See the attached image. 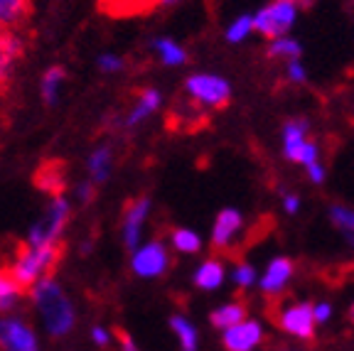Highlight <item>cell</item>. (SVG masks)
<instances>
[{
  "instance_id": "6da1fadb",
  "label": "cell",
  "mask_w": 354,
  "mask_h": 351,
  "mask_svg": "<svg viewBox=\"0 0 354 351\" xmlns=\"http://www.w3.org/2000/svg\"><path fill=\"white\" fill-rule=\"evenodd\" d=\"M30 297L37 312L42 314L44 330L47 334L59 339L66 336L77 324V310H74L72 300L64 292V287L57 283L55 278H42L30 287Z\"/></svg>"
},
{
  "instance_id": "7a4b0ae2",
  "label": "cell",
  "mask_w": 354,
  "mask_h": 351,
  "mask_svg": "<svg viewBox=\"0 0 354 351\" xmlns=\"http://www.w3.org/2000/svg\"><path fill=\"white\" fill-rule=\"evenodd\" d=\"M59 243H55V246H30V243H25L17 251L15 260H12L10 275L17 285L25 290V287H32L37 280L50 278L57 265H59Z\"/></svg>"
},
{
  "instance_id": "3957f363",
  "label": "cell",
  "mask_w": 354,
  "mask_h": 351,
  "mask_svg": "<svg viewBox=\"0 0 354 351\" xmlns=\"http://www.w3.org/2000/svg\"><path fill=\"white\" fill-rule=\"evenodd\" d=\"M69 216H72L69 199L64 194L52 197V202L44 209V214L30 226L25 243H30V246H55V243H59V238L64 236L66 224H69Z\"/></svg>"
},
{
  "instance_id": "277c9868",
  "label": "cell",
  "mask_w": 354,
  "mask_h": 351,
  "mask_svg": "<svg viewBox=\"0 0 354 351\" xmlns=\"http://www.w3.org/2000/svg\"><path fill=\"white\" fill-rule=\"evenodd\" d=\"M251 17H254V30L263 35V37H286L295 25V20H298V6L290 3V0H273V3L261 8Z\"/></svg>"
},
{
  "instance_id": "5b68a950",
  "label": "cell",
  "mask_w": 354,
  "mask_h": 351,
  "mask_svg": "<svg viewBox=\"0 0 354 351\" xmlns=\"http://www.w3.org/2000/svg\"><path fill=\"white\" fill-rule=\"evenodd\" d=\"M185 91L194 104L205 108H221L232 99V86L219 74H192L185 82Z\"/></svg>"
},
{
  "instance_id": "8992f818",
  "label": "cell",
  "mask_w": 354,
  "mask_h": 351,
  "mask_svg": "<svg viewBox=\"0 0 354 351\" xmlns=\"http://www.w3.org/2000/svg\"><path fill=\"white\" fill-rule=\"evenodd\" d=\"M167 268H170V248L162 241H148L140 243L138 248H133L131 270L138 278H162L167 273Z\"/></svg>"
},
{
  "instance_id": "52a82bcc",
  "label": "cell",
  "mask_w": 354,
  "mask_h": 351,
  "mask_svg": "<svg viewBox=\"0 0 354 351\" xmlns=\"http://www.w3.org/2000/svg\"><path fill=\"white\" fill-rule=\"evenodd\" d=\"M0 351H39L35 330L20 317L0 319Z\"/></svg>"
},
{
  "instance_id": "ba28073f",
  "label": "cell",
  "mask_w": 354,
  "mask_h": 351,
  "mask_svg": "<svg viewBox=\"0 0 354 351\" xmlns=\"http://www.w3.org/2000/svg\"><path fill=\"white\" fill-rule=\"evenodd\" d=\"M278 327L298 339H310L315 334V319H313V305L308 302H293L278 312Z\"/></svg>"
},
{
  "instance_id": "9c48e42d",
  "label": "cell",
  "mask_w": 354,
  "mask_h": 351,
  "mask_svg": "<svg viewBox=\"0 0 354 351\" xmlns=\"http://www.w3.org/2000/svg\"><path fill=\"white\" fill-rule=\"evenodd\" d=\"M150 216V199L148 197H138L133 199L131 204L123 211V243L126 248H138L140 246V236H143V226Z\"/></svg>"
},
{
  "instance_id": "30bf717a",
  "label": "cell",
  "mask_w": 354,
  "mask_h": 351,
  "mask_svg": "<svg viewBox=\"0 0 354 351\" xmlns=\"http://www.w3.org/2000/svg\"><path fill=\"white\" fill-rule=\"evenodd\" d=\"M221 341L229 351H254L263 341V327L256 319H241L239 324L224 330Z\"/></svg>"
},
{
  "instance_id": "8fae6325",
  "label": "cell",
  "mask_w": 354,
  "mask_h": 351,
  "mask_svg": "<svg viewBox=\"0 0 354 351\" xmlns=\"http://www.w3.org/2000/svg\"><path fill=\"white\" fill-rule=\"evenodd\" d=\"M241 226H243V216L239 214L236 209H221L214 219V226H212V246L216 251L232 248L236 236L241 234Z\"/></svg>"
},
{
  "instance_id": "7c38bea8",
  "label": "cell",
  "mask_w": 354,
  "mask_h": 351,
  "mask_svg": "<svg viewBox=\"0 0 354 351\" xmlns=\"http://www.w3.org/2000/svg\"><path fill=\"white\" fill-rule=\"evenodd\" d=\"M22 39L12 30H3L0 32V91H6L8 84L12 79V69H15L17 59L22 57Z\"/></svg>"
},
{
  "instance_id": "4fadbf2b",
  "label": "cell",
  "mask_w": 354,
  "mask_h": 351,
  "mask_svg": "<svg viewBox=\"0 0 354 351\" xmlns=\"http://www.w3.org/2000/svg\"><path fill=\"white\" fill-rule=\"evenodd\" d=\"M293 273H295L293 260L278 256V258H273L271 263H268V268L261 275V280H259L261 290H263L266 295H281L288 283H290V278H293Z\"/></svg>"
},
{
  "instance_id": "5bb4252c",
  "label": "cell",
  "mask_w": 354,
  "mask_h": 351,
  "mask_svg": "<svg viewBox=\"0 0 354 351\" xmlns=\"http://www.w3.org/2000/svg\"><path fill=\"white\" fill-rule=\"evenodd\" d=\"M160 104H162V93L158 91V88H143V91L138 93L136 104H133V108L128 111L123 126H126V128H136L138 123L148 121L150 115L160 108Z\"/></svg>"
},
{
  "instance_id": "9a60e30c",
  "label": "cell",
  "mask_w": 354,
  "mask_h": 351,
  "mask_svg": "<svg viewBox=\"0 0 354 351\" xmlns=\"http://www.w3.org/2000/svg\"><path fill=\"white\" fill-rule=\"evenodd\" d=\"M111 170H113V150H111V145H96L86 160L88 180L94 182L96 187L104 184L111 177Z\"/></svg>"
},
{
  "instance_id": "2e32d148",
  "label": "cell",
  "mask_w": 354,
  "mask_h": 351,
  "mask_svg": "<svg viewBox=\"0 0 354 351\" xmlns=\"http://www.w3.org/2000/svg\"><path fill=\"white\" fill-rule=\"evenodd\" d=\"M224 280H227V268L216 258L205 260L194 270V285L202 287V290H216V287L224 285Z\"/></svg>"
},
{
  "instance_id": "e0dca14e",
  "label": "cell",
  "mask_w": 354,
  "mask_h": 351,
  "mask_svg": "<svg viewBox=\"0 0 354 351\" xmlns=\"http://www.w3.org/2000/svg\"><path fill=\"white\" fill-rule=\"evenodd\" d=\"M305 140H308V123L305 121H288L283 126V153L288 160L295 162V155L303 148Z\"/></svg>"
},
{
  "instance_id": "ac0fdd59",
  "label": "cell",
  "mask_w": 354,
  "mask_h": 351,
  "mask_svg": "<svg viewBox=\"0 0 354 351\" xmlns=\"http://www.w3.org/2000/svg\"><path fill=\"white\" fill-rule=\"evenodd\" d=\"M64 79H66V69H64V66H59V64L50 66V69L42 74V82H39V93H42V101L47 106L57 104Z\"/></svg>"
},
{
  "instance_id": "d6986e66",
  "label": "cell",
  "mask_w": 354,
  "mask_h": 351,
  "mask_svg": "<svg viewBox=\"0 0 354 351\" xmlns=\"http://www.w3.org/2000/svg\"><path fill=\"white\" fill-rule=\"evenodd\" d=\"M153 50H155V57L160 59V64H165V66H183L185 61H187V52H185L183 44H177L175 39H167V37L153 39Z\"/></svg>"
},
{
  "instance_id": "ffe728a7",
  "label": "cell",
  "mask_w": 354,
  "mask_h": 351,
  "mask_svg": "<svg viewBox=\"0 0 354 351\" xmlns=\"http://www.w3.org/2000/svg\"><path fill=\"white\" fill-rule=\"evenodd\" d=\"M170 327L177 336V344H180V351H197L199 346V334H197V327L189 322L185 314H172L170 319Z\"/></svg>"
},
{
  "instance_id": "44dd1931",
  "label": "cell",
  "mask_w": 354,
  "mask_h": 351,
  "mask_svg": "<svg viewBox=\"0 0 354 351\" xmlns=\"http://www.w3.org/2000/svg\"><path fill=\"white\" fill-rule=\"evenodd\" d=\"M160 6V0H101V8L111 15H140Z\"/></svg>"
},
{
  "instance_id": "7402d4cb",
  "label": "cell",
  "mask_w": 354,
  "mask_h": 351,
  "mask_svg": "<svg viewBox=\"0 0 354 351\" xmlns=\"http://www.w3.org/2000/svg\"><path fill=\"white\" fill-rule=\"evenodd\" d=\"M30 15V0H0V28L12 30Z\"/></svg>"
},
{
  "instance_id": "603a6c76",
  "label": "cell",
  "mask_w": 354,
  "mask_h": 351,
  "mask_svg": "<svg viewBox=\"0 0 354 351\" xmlns=\"http://www.w3.org/2000/svg\"><path fill=\"white\" fill-rule=\"evenodd\" d=\"M212 324H214L216 330H229L234 324H239L241 319H246V307H243L241 302H227V305H221L212 312Z\"/></svg>"
},
{
  "instance_id": "cb8c5ba5",
  "label": "cell",
  "mask_w": 354,
  "mask_h": 351,
  "mask_svg": "<svg viewBox=\"0 0 354 351\" xmlns=\"http://www.w3.org/2000/svg\"><path fill=\"white\" fill-rule=\"evenodd\" d=\"M330 221L332 226L344 236L349 246H354V209L344 204H332L330 207Z\"/></svg>"
},
{
  "instance_id": "d4e9b609",
  "label": "cell",
  "mask_w": 354,
  "mask_h": 351,
  "mask_svg": "<svg viewBox=\"0 0 354 351\" xmlns=\"http://www.w3.org/2000/svg\"><path fill=\"white\" fill-rule=\"evenodd\" d=\"M22 297V287L12 280L10 270L0 268V312H10Z\"/></svg>"
},
{
  "instance_id": "484cf974",
  "label": "cell",
  "mask_w": 354,
  "mask_h": 351,
  "mask_svg": "<svg viewBox=\"0 0 354 351\" xmlns=\"http://www.w3.org/2000/svg\"><path fill=\"white\" fill-rule=\"evenodd\" d=\"M303 55V47H300L298 39L293 37H276L271 39V44H268V57H273V59H298V57Z\"/></svg>"
},
{
  "instance_id": "4316f807",
  "label": "cell",
  "mask_w": 354,
  "mask_h": 351,
  "mask_svg": "<svg viewBox=\"0 0 354 351\" xmlns=\"http://www.w3.org/2000/svg\"><path fill=\"white\" fill-rule=\"evenodd\" d=\"M170 243L175 251L180 253H197L199 248H202V238H199V234H194L192 229H172L170 234Z\"/></svg>"
},
{
  "instance_id": "83f0119b",
  "label": "cell",
  "mask_w": 354,
  "mask_h": 351,
  "mask_svg": "<svg viewBox=\"0 0 354 351\" xmlns=\"http://www.w3.org/2000/svg\"><path fill=\"white\" fill-rule=\"evenodd\" d=\"M37 184L42 187L44 192H52L55 197H57V194H62V189H64V180L59 177V165L42 167V170H39Z\"/></svg>"
},
{
  "instance_id": "f1b7e54d",
  "label": "cell",
  "mask_w": 354,
  "mask_h": 351,
  "mask_svg": "<svg viewBox=\"0 0 354 351\" xmlns=\"http://www.w3.org/2000/svg\"><path fill=\"white\" fill-rule=\"evenodd\" d=\"M254 32V17L251 15H239L236 20L227 28V39L229 42H243Z\"/></svg>"
},
{
  "instance_id": "f546056e",
  "label": "cell",
  "mask_w": 354,
  "mask_h": 351,
  "mask_svg": "<svg viewBox=\"0 0 354 351\" xmlns=\"http://www.w3.org/2000/svg\"><path fill=\"white\" fill-rule=\"evenodd\" d=\"M232 278H234V283H236L239 287H251L256 283V280H259V273L254 270V265L239 263L236 268H234Z\"/></svg>"
},
{
  "instance_id": "4dcf8cb0",
  "label": "cell",
  "mask_w": 354,
  "mask_h": 351,
  "mask_svg": "<svg viewBox=\"0 0 354 351\" xmlns=\"http://www.w3.org/2000/svg\"><path fill=\"white\" fill-rule=\"evenodd\" d=\"M99 69L104 74H118V72H123V66H126V59L123 57H118V55H111V52H106V55H101L99 57Z\"/></svg>"
},
{
  "instance_id": "1f68e13d",
  "label": "cell",
  "mask_w": 354,
  "mask_h": 351,
  "mask_svg": "<svg viewBox=\"0 0 354 351\" xmlns=\"http://www.w3.org/2000/svg\"><path fill=\"white\" fill-rule=\"evenodd\" d=\"M317 160H320V148H317L315 143L305 140L303 148H300L298 155H295V162H300V165H313V162H317Z\"/></svg>"
},
{
  "instance_id": "d6a6232c",
  "label": "cell",
  "mask_w": 354,
  "mask_h": 351,
  "mask_svg": "<svg viewBox=\"0 0 354 351\" xmlns=\"http://www.w3.org/2000/svg\"><path fill=\"white\" fill-rule=\"evenodd\" d=\"M111 339H113V334H111V330H106L104 324H96L94 330H91V341L96 346H101V349H106L111 344Z\"/></svg>"
},
{
  "instance_id": "836d02e7",
  "label": "cell",
  "mask_w": 354,
  "mask_h": 351,
  "mask_svg": "<svg viewBox=\"0 0 354 351\" xmlns=\"http://www.w3.org/2000/svg\"><path fill=\"white\" fill-rule=\"evenodd\" d=\"M288 79H290L293 84H303L305 79H308V74H305V66L300 64V59L288 61Z\"/></svg>"
},
{
  "instance_id": "e575fe53",
  "label": "cell",
  "mask_w": 354,
  "mask_h": 351,
  "mask_svg": "<svg viewBox=\"0 0 354 351\" xmlns=\"http://www.w3.org/2000/svg\"><path fill=\"white\" fill-rule=\"evenodd\" d=\"M94 194H96V184L91 180H84L82 184L77 187V197H79V202H82V204L91 202V199H94Z\"/></svg>"
},
{
  "instance_id": "d590c367",
  "label": "cell",
  "mask_w": 354,
  "mask_h": 351,
  "mask_svg": "<svg viewBox=\"0 0 354 351\" xmlns=\"http://www.w3.org/2000/svg\"><path fill=\"white\" fill-rule=\"evenodd\" d=\"M330 317H332L330 302H317V305H313V319H315V324H325Z\"/></svg>"
},
{
  "instance_id": "8d00e7d4",
  "label": "cell",
  "mask_w": 354,
  "mask_h": 351,
  "mask_svg": "<svg viewBox=\"0 0 354 351\" xmlns=\"http://www.w3.org/2000/svg\"><path fill=\"white\" fill-rule=\"evenodd\" d=\"M305 170H308V177L315 182V184H322V182H325V167L320 165V160L313 162V165H305Z\"/></svg>"
},
{
  "instance_id": "74e56055",
  "label": "cell",
  "mask_w": 354,
  "mask_h": 351,
  "mask_svg": "<svg viewBox=\"0 0 354 351\" xmlns=\"http://www.w3.org/2000/svg\"><path fill=\"white\" fill-rule=\"evenodd\" d=\"M118 351H140V346L133 341L131 334H126V332H118Z\"/></svg>"
},
{
  "instance_id": "f35d334b",
  "label": "cell",
  "mask_w": 354,
  "mask_h": 351,
  "mask_svg": "<svg viewBox=\"0 0 354 351\" xmlns=\"http://www.w3.org/2000/svg\"><path fill=\"white\" fill-rule=\"evenodd\" d=\"M283 209H286L288 214H295L300 209V199L295 197V194H286V197H283Z\"/></svg>"
},
{
  "instance_id": "ab89813d",
  "label": "cell",
  "mask_w": 354,
  "mask_h": 351,
  "mask_svg": "<svg viewBox=\"0 0 354 351\" xmlns=\"http://www.w3.org/2000/svg\"><path fill=\"white\" fill-rule=\"evenodd\" d=\"M180 0H160V6H177Z\"/></svg>"
},
{
  "instance_id": "60d3db41",
  "label": "cell",
  "mask_w": 354,
  "mask_h": 351,
  "mask_svg": "<svg viewBox=\"0 0 354 351\" xmlns=\"http://www.w3.org/2000/svg\"><path fill=\"white\" fill-rule=\"evenodd\" d=\"M349 317H352V322H354V305H352V310H349Z\"/></svg>"
},
{
  "instance_id": "b9f144b4",
  "label": "cell",
  "mask_w": 354,
  "mask_h": 351,
  "mask_svg": "<svg viewBox=\"0 0 354 351\" xmlns=\"http://www.w3.org/2000/svg\"><path fill=\"white\" fill-rule=\"evenodd\" d=\"M300 3H303V6H310V3H313V0H300Z\"/></svg>"
},
{
  "instance_id": "7bdbcfd3",
  "label": "cell",
  "mask_w": 354,
  "mask_h": 351,
  "mask_svg": "<svg viewBox=\"0 0 354 351\" xmlns=\"http://www.w3.org/2000/svg\"><path fill=\"white\" fill-rule=\"evenodd\" d=\"M290 3H295V0H290Z\"/></svg>"
},
{
  "instance_id": "ee69618b",
  "label": "cell",
  "mask_w": 354,
  "mask_h": 351,
  "mask_svg": "<svg viewBox=\"0 0 354 351\" xmlns=\"http://www.w3.org/2000/svg\"><path fill=\"white\" fill-rule=\"evenodd\" d=\"M0 32H3V28H0Z\"/></svg>"
}]
</instances>
